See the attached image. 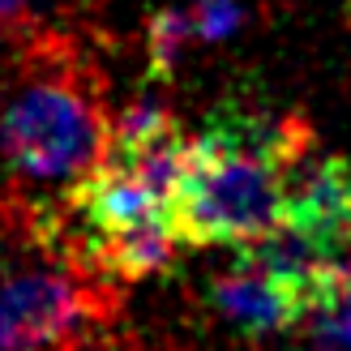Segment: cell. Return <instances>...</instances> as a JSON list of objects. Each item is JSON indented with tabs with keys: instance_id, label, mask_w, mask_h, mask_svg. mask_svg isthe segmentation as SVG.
<instances>
[{
	"instance_id": "3957f363",
	"label": "cell",
	"mask_w": 351,
	"mask_h": 351,
	"mask_svg": "<svg viewBox=\"0 0 351 351\" xmlns=\"http://www.w3.org/2000/svg\"><path fill=\"white\" fill-rule=\"evenodd\" d=\"M112 295L86 283V266H22L0 270V351H64Z\"/></svg>"
},
{
	"instance_id": "30bf717a",
	"label": "cell",
	"mask_w": 351,
	"mask_h": 351,
	"mask_svg": "<svg viewBox=\"0 0 351 351\" xmlns=\"http://www.w3.org/2000/svg\"><path fill=\"white\" fill-rule=\"evenodd\" d=\"M9 227V210H5V202H0V232Z\"/></svg>"
},
{
	"instance_id": "52a82bcc",
	"label": "cell",
	"mask_w": 351,
	"mask_h": 351,
	"mask_svg": "<svg viewBox=\"0 0 351 351\" xmlns=\"http://www.w3.org/2000/svg\"><path fill=\"white\" fill-rule=\"evenodd\" d=\"M313 351H351V274L304 313Z\"/></svg>"
},
{
	"instance_id": "5b68a950",
	"label": "cell",
	"mask_w": 351,
	"mask_h": 351,
	"mask_svg": "<svg viewBox=\"0 0 351 351\" xmlns=\"http://www.w3.org/2000/svg\"><path fill=\"white\" fill-rule=\"evenodd\" d=\"M244 270L223 274L210 283V304H215L236 330H249V335H274V330H287L304 317L300 295L287 291L278 278H270L266 270L240 261Z\"/></svg>"
},
{
	"instance_id": "9c48e42d",
	"label": "cell",
	"mask_w": 351,
	"mask_h": 351,
	"mask_svg": "<svg viewBox=\"0 0 351 351\" xmlns=\"http://www.w3.org/2000/svg\"><path fill=\"white\" fill-rule=\"evenodd\" d=\"M193 13V26H197L202 43H219L227 34H236V26L244 22V5L240 0H184Z\"/></svg>"
},
{
	"instance_id": "8992f818",
	"label": "cell",
	"mask_w": 351,
	"mask_h": 351,
	"mask_svg": "<svg viewBox=\"0 0 351 351\" xmlns=\"http://www.w3.org/2000/svg\"><path fill=\"white\" fill-rule=\"evenodd\" d=\"M193 43H202V39H197L189 5H167L146 22V56H150V69L159 77L171 73V64L180 60Z\"/></svg>"
},
{
	"instance_id": "6da1fadb",
	"label": "cell",
	"mask_w": 351,
	"mask_h": 351,
	"mask_svg": "<svg viewBox=\"0 0 351 351\" xmlns=\"http://www.w3.org/2000/svg\"><path fill=\"white\" fill-rule=\"evenodd\" d=\"M108 82L86 47L56 30L0 60V167L17 184H82L112 146Z\"/></svg>"
},
{
	"instance_id": "277c9868",
	"label": "cell",
	"mask_w": 351,
	"mask_h": 351,
	"mask_svg": "<svg viewBox=\"0 0 351 351\" xmlns=\"http://www.w3.org/2000/svg\"><path fill=\"white\" fill-rule=\"evenodd\" d=\"M202 137L219 150H236L249 159H266L283 171L291 159L317 146V133L300 112H270L261 103H223L206 120Z\"/></svg>"
},
{
	"instance_id": "7a4b0ae2",
	"label": "cell",
	"mask_w": 351,
	"mask_h": 351,
	"mask_svg": "<svg viewBox=\"0 0 351 351\" xmlns=\"http://www.w3.org/2000/svg\"><path fill=\"white\" fill-rule=\"evenodd\" d=\"M180 244H249L283 223V171L193 137V163L171 197Z\"/></svg>"
},
{
	"instance_id": "ba28073f",
	"label": "cell",
	"mask_w": 351,
	"mask_h": 351,
	"mask_svg": "<svg viewBox=\"0 0 351 351\" xmlns=\"http://www.w3.org/2000/svg\"><path fill=\"white\" fill-rule=\"evenodd\" d=\"M69 0H0V60L17 51L22 43H30L34 34L56 30V17Z\"/></svg>"
}]
</instances>
